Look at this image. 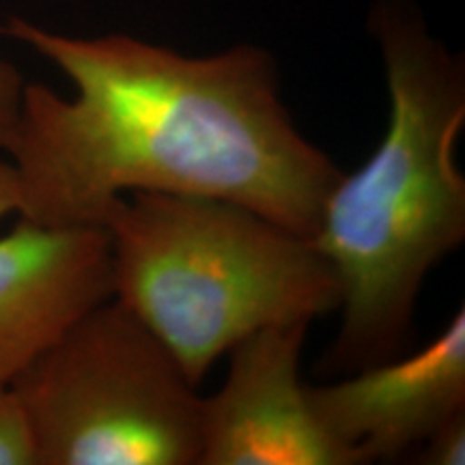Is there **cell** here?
Masks as SVG:
<instances>
[{
  "label": "cell",
  "mask_w": 465,
  "mask_h": 465,
  "mask_svg": "<svg viewBox=\"0 0 465 465\" xmlns=\"http://www.w3.org/2000/svg\"><path fill=\"white\" fill-rule=\"evenodd\" d=\"M11 388L37 465H199V388L116 298L69 325Z\"/></svg>",
  "instance_id": "obj_4"
},
{
  "label": "cell",
  "mask_w": 465,
  "mask_h": 465,
  "mask_svg": "<svg viewBox=\"0 0 465 465\" xmlns=\"http://www.w3.org/2000/svg\"><path fill=\"white\" fill-rule=\"evenodd\" d=\"M416 463L422 465H463L465 463V410H459L449 420L441 422L422 441Z\"/></svg>",
  "instance_id": "obj_9"
},
{
  "label": "cell",
  "mask_w": 465,
  "mask_h": 465,
  "mask_svg": "<svg viewBox=\"0 0 465 465\" xmlns=\"http://www.w3.org/2000/svg\"><path fill=\"white\" fill-rule=\"evenodd\" d=\"M114 295L196 388L232 345L270 325L339 311L341 287L311 237L224 199L125 194L104 220Z\"/></svg>",
  "instance_id": "obj_3"
},
{
  "label": "cell",
  "mask_w": 465,
  "mask_h": 465,
  "mask_svg": "<svg viewBox=\"0 0 465 465\" xmlns=\"http://www.w3.org/2000/svg\"><path fill=\"white\" fill-rule=\"evenodd\" d=\"M0 465H37L31 427L11 383H0Z\"/></svg>",
  "instance_id": "obj_8"
},
{
  "label": "cell",
  "mask_w": 465,
  "mask_h": 465,
  "mask_svg": "<svg viewBox=\"0 0 465 465\" xmlns=\"http://www.w3.org/2000/svg\"><path fill=\"white\" fill-rule=\"evenodd\" d=\"M0 33H3V26H0Z\"/></svg>",
  "instance_id": "obj_12"
},
{
  "label": "cell",
  "mask_w": 465,
  "mask_h": 465,
  "mask_svg": "<svg viewBox=\"0 0 465 465\" xmlns=\"http://www.w3.org/2000/svg\"><path fill=\"white\" fill-rule=\"evenodd\" d=\"M25 86L26 83L20 72L9 61L0 58V151H5L14 134Z\"/></svg>",
  "instance_id": "obj_10"
},
{
  "label": "cell",
  "mask_w": 465,
  "mask_h": 465,
  "mask_svg": "<svg viewBox=\"0 0 465 465\" xmlns=\"http://www.w3.org/2000/svg\"><path fill=\"white\" fill-rule=\"evenodd\" d=\"M20 207V190H17V177L9 160L0 158V218L17 213Z\"/></svg>",
  "instance_id": "obj_11"
},
{
  "label": "cell",
  "mask_w": 465,
  "mask_h": 465,
  "mask_svg": "<svg viewBox=\"0 0 465 465\" xmlns=\"http://www.w3.org/2000/svg\"><path fill=\"white\" fill-rule=\"evenodd\" d=\"M312 414L358 463L407 455L465 410V308L420 351L306 386Z\"/></svg>",
  "instance_id": "obj_6"
},
{
  "label": "cell",
  "mask_w": 465,
  "mask_h": 465,
  "mask_svg": "<svg viewBox=\"0 0 465 465\" xmlns=\"http://www.w3.org/2000/svg\"><path fill=\"white\" fill-rule=\"evenodd\" d=\"M311 323L270 325L232 345L203 399L199 465H360L312 414L300 362Z\"/></svg>",
  "instance_id": "obj_5"
},
{
  "label": "cell",
  "mask_w": 465,
  "mask_h": 465,
  "mask_svg": "<svg viewBox=\"0 0 465 465\" xmlns=\"http://www.w3.org/2000/svg\"><path fill=\"white\" fill-rule=\"evenodd\" d=\"M114 295L102 226L20 218L0 237V383H11L69 325Z\"/></svg>",
  "instance_id": "obj_7"
},
{
  "label": "cell",
  "mask_w": 465,
  "mask_h": 465,
  "mask_svg": "<svg viewBox=\"0 0 465 465\" xmlns=\"http://www.w3.org/2000/svg\"><path fill=\"white\" fill-rule=\"evenodd\" d=\"M371 33L386 69L391 113L369 160L341 174L315 235L341 287V325L319 364L351 375L411 345L429 272L465 240V72L405 0H381Z\"/></svg>",
  "instance_id": "obj_2"
},
{
  "label": "cell",
  "mask_w": 465,
  "mask_h": 465,
  "mask_svg": "<svg viewBox=\"0 0 465 465\" xmlns=\"http://www.w3.org/2000/svg\"><path fill=\"white\" fill-rule=\"evenodd\" d=\"M3 33L74 84L69 100L25 86L5 147L20 218L104 229L125 194L164 192L240 203L315 235L342 171L293 124L267 50L242 44L185 56L130 35L67 37L25 17Z\"/></svg>",
  "instance_id": "obj_1"
}]
</instances>
